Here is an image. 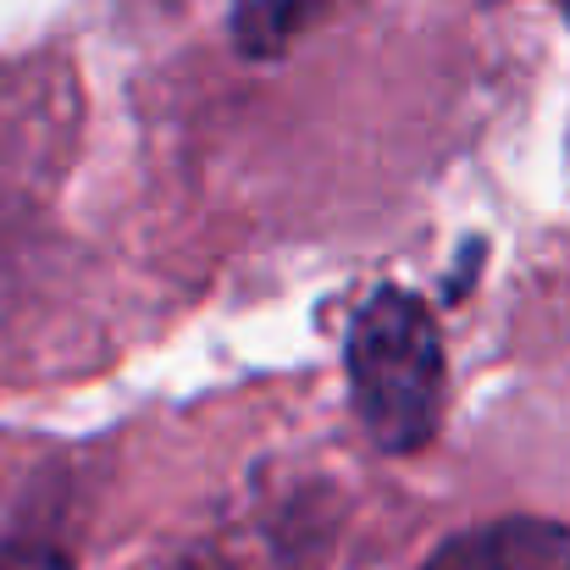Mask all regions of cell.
<instances>
[{
  "instance_id": "3",
  "label": "cell",
  "mask_w": 570,
  "mask_h": 570,
  "mask_svg": "<svg viewBox=\"0 0 570 570\" xmlns=\"http://www.w3.org/2000/svg\"><path fill=\"white\" fill-rule=\"evenodd\" d=\"M305 17H311V0H238L233 28H238V45L249 56H277L299 33Z\"/></svg>"
},
{
  "instance_id": "1",
  "label": "cell",
  "mask_w": 570,
  "mask_h": 570,
  "mask_svg": "<svg viewBox=\"0 0 570 570\" xmlns=\"http://www.w3.org/2000/svg\"><path fill=\"white\" fill-rule=\"evenodd\" d=\"M350 399L372 443L410 454L432 438L443 410V338L421 299L382 288L350 327Z\"/></svg>"
},
{
  "instance_id": "2",
  "label": "cell",
  "mask_w": 570,
  "mask_h": 570,
  "mask_svg": "<svg viewBox=\"0 0 570 570\" xmlns=\"http://www.w3.org/2000/svg\"><path fill=\"white\" fill-rule=\"evenodd\" d=\"M426 570H570V527L510 515L449 538Z\"/></svg>"
},
{
  "instance_id": "4",
  "label": "cell",
  "mask_w": 570,
  "mask_h": 570,
  "mask_svg": "<svg viewBox=\"0 0 570 570\" xmlns=\"http://www.w3.org/2000/svg\"><path fill=\"white\" fill-rule=\"evenodd\" d=\"M0 570H67V560L45 543H11L0 549Z\"/></svg>"
}]
</instances>
